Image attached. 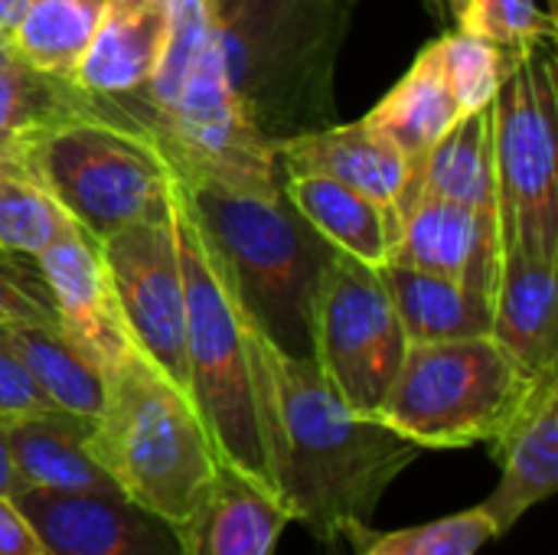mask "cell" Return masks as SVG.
I'll use <instances>...</instances> for the list:
<instances>
[{
  "mask_svg": "<svg viewBox=\"0 0 558 555\" xmlns=\"http://www.w3.org/2000/svg\"><path fill=\"white\" fill-rule=\"evenodd\" d=\"M281 190L294 203V209L340 252L373 268L389 258V226L376 203H369L363 193L324 173H291L281 180Z\"/></svg>",
  "mask_w": 558,
  "mask_h": 555,
  "instance_id": "d4e9b609",
  "label": "cell"
},
{
  "mask_svg": "<svg viewBox=\"0 0 558 555\" xmlns=\"http://www.w3.org/2000/svg\"><path fill=\"white\" fill-rule=\"evenodd\" d=\"M49 399L39 393V386L29 379L26 366L0 334V419H20V415H39L49 412Z\"/></svg>",
  "mask_w": 558,
  "mask_h": 555,
  "instance_id": "d6a6232c",
  "label": "cell"
},
{
  "mask_svg": "<svg viewBox=\"0 0 558 555\" xmlns=\"http://www.w3.org/2000/svg\"><path fill=\"white\" fill-rule=\"evenodd\" d=\"M29 7V0H0V33L10 36V29L16 26V20L23 16V10Z\"/></svg>",
  "mask_w": 558,
  "mask_h": 555,
  "instance_id": "d590c367",
  "label": "cell"
},
{
  "mask_svg": "<svg viewBox=\"0 0 558 555\" xmlns=\"http://www.w3.org/2000/svg\"><path fill=\"white\" fill-rule=\"evenodd\" d=\"M98 108L69 79L33 69L10 43L0 46V164H20V150L36 131Z\"/></svg>",
  "mask_w": 558,
  "mask_h": 555,
  "instance_id": "484cf974",
  "label": "cell"
},
{
  "mask_svg": "<svg viewBox=\"0 0 558 555\" xmlns=\"http://www.w3.org/2000/svg\"><path fill=\"white\" fill-rule=\"evenodd\" d=\"M26 491H29V484L23 481L16 461H13L10 442H7V419H0V497L16 500V497L26 494Z\"/></svg>",
  "mask_w": 558,
  "mask_h": 555,
  "instance_id": "e575fe53",
  "label": "cell"
},
{
  "mask_svg": "<svg viewBox=\"0 0 558 555\" xmlns=\"http://www.w3.org/2000/svg\"><path fill=\"white\" fill-rule=\"evenodd\" d=\"M288 523L268 487L219 461L206 497L177 530L186 555H275Z\"/></svg>",
  "mask_w": 558,
  "mask_h": 555,
  "instance_id": "d6986e66",
  "label": "cell"
},
{
  "mask_svg": "<svg viewBox=\"0 0 558 555\" xmlns=\"http://www.w3.org/2000/svg\"><path fill=\"white\" fill-rule=\"evenodd\" d=\"M558 262L523 249H504L494 285L490 337L507 357L539 379L558 370Z\"/></svg>",
  "mask_w": 558,
  "mask_h": 555,
  "instance_id": "ac0fdd59",
  "label": "cell"
},
{
  "mask_svg": "<svg viewBox=\"0 0 558 555\" xmlns=\"http://www.w3.org/2000/svg\"><path fill=\"white\" fill-rule=\"evenodd\" d=\"M88 451L128 500L173 527L190 520L219 468L193 399L137 347L105 370Z\"/></svg>",
  "mask_w": 558,
  "mask_h": 555,
  "instance_id": "277c9868",
  "label": "cell"
},
{
  "mask_svg": "<svg viewBox=\"0 0 558 555\" xmlns=\"http://www.w3.org/2000/svg\"><path fill=\"white\" fill-rule=\"evenodd\" d=\"M553 46L500 52L490 101L500 252L558 262V128Z\"/></svg>",
  "mask_w": 558,
  "mask_h": 555,
  "instance_id": "ba28073f",
  "label": "cell"
},
{
  "mask_svg": "<svg viewBox=\"0 0 558 555\" xmlns=\"http://www.w3.org/2000/svg\"><path fill=\"white\" fill-rule=\"evenodd\" d=\"M20 164L95 242L134 222H160L173 203V170L160 147L108 108L36 131Z\"/></svg>",
  "mask_w": 558,
  "mask_h": 555,
  "instance_id": "5b68a950",
  "label": "cell"
},
{
  "mask_svg": "<svg viewBox=\"0 0 558 555\" xmlns=\"http://www.w3.org/2000/svg\"><path fill=\"white\" fill-rule=\"evenodd\" d=\"M46 555H186L180 530L124 494H59L29 487L16 497Z\"/></svg>",
  "mask_w": 558,
  "mask_h": 555,
  "instance_id": "7c38bea8",
  "label": "cell"
},
{
  "mask_svg": "<svg viewBox=\"0 0 558 555\" xmlns=\"http://www.w3.org/2000/svg\"><path fill=\"white\" fill-rule=\"evenodd\" d=\"M0 46H7V36L3 33H0Z\"/></svg>",
  "mask_w": 558,
  "mask_h": 555,
  "instance_id": "8d00e7d4",
  "label": "cell"
},
{
  "mask_svg": "<svg viewBox=\"0 0 558 555\" xmlns=\"http://www.w3.org/2000/svg\"><path fill=\"white\" fill-rule=\"evenodd\" d=\"M49 291L56 298L62 330L101 366H114L134 350L114 304V291L98 252V242L78 226L36 255Z\"/></svg>",
  "mask_w": 558,
  "mask_h": 555,
  "instance_id": "e0dca14e",
  "label": "cell"
},
{
  "mask_svg": "<svg viewBox=\"0 0 558 555\" xmlns=\"http://www.w3.org/2000/svg\"><path fill=\"white\" fill-rule=\"evenodd\" d=\"M98 252L131 343L186 393V298L173 219L124 226Z\"/></svg>",
  "mask_w": 558,
  "mask_h": 555,
  "instance_id": "8fae6325",
  "label": "cell"
},
{
  "mask_svg": "<svg viewBox=\"0 0 558 555\" xmlns=\"http://www.w3.org/2000/svg\"><path fill=\"white\" fill-rule=\"evenodd\" d=\"M150 141L177 180H206L232 190H281L278 147L245 114L229 85L216 33L206 39L177 95L154 111Z\"/></svg>",
  "mask_w": 558,
  "mask_h": 555,
  "instance_id": "9c48e42d",
  "label": "cell"
},
{
  "mask_svg": "<svg viewBox=\"0 0 558 555\" xmlns=\"http://www.w3.org/2000/svg\"><path fill=\"white\" fill-rule=\"evenodd\" d=\"M546 3H556V0H546Z\"/></svg>",
  "mask_w": 558,
  "mask_h": 555,
  "instance_id": "74e56055",
  "label": "cell"
},
{
  "mask_svg": "<svg viewBox=\"0 0 558 555\" xmlns=\"http://www.w3.org/2000/svg\"><path fill=\"white\" fill-rule=\"evenodd\" d=\"M281 173H324L350 190L363 193L383 213L392 245L402 229V206L412 180L409 160L392 141L373 131L363 118L353 124H327L307 134H294L278 144ZM392 252V249H389Z\"/></svg>",
  "mask_w": 558,
  "mask_h": 555,
  "instance_id": "9a60e30c",
  "label": "cell"
},
{
  "mask_svg": "<svg viewBox=\"0 0 558 555\" xmlns=\"http://www.w3.org/2000/svg\"><path fill=\"white\" fill-rule=\"evenodd\" d=\"M88 432V419L59 409L7 419V442L29 487L59 494H121L92 458Z\"/></svg>",
  "mask_w": 558,
  "mask_h": 555,
  "instance_id": "44dd1931",
  "label": "cell"
},
{
  "mask_svg": "<svg viewBox=\"0 0 558 555\" xmlns=\"http://www.w3.org/2000/svg\"><path fill=\"white\" fill-rule=\"evenodd\" d=\"M170 29V0H108L101 23L69 82L141 131H147V88Z\"/></svg>",
  "mask_w": 558,
  "mask_h": 555,
  "instance_id": "4fadbf2b",
  "label": "cell"
},
{
  "mask_svg": "<svg viewBox=\"0 0 558 555\" xmlns=\"http://www.w3.org/2000/svg\"><path fill=\"white\" fill-rule=\"evenodd\" d=\"M461 33L481 36L500 52H530L556 43V13L543 0H451Z\"/></svg>",
  "mask_w": 558,
  "mask_h": 555,
  "instance_id": "f1b7e54d",
  "label": "cell"
},
{
  "mask_svg": "<svg viewBox=\"0 0 558 555\" xmlns=\"http://www.w3.org/2000/svg\"><path fill=\"white\" fill-rule=\"evenodd\" d=\"M108 0H29L10 29V49L39 72L69 79L85 56Z\"/></svg>",
  "mask_w": 558,
  "mask_h": 555,
  "instance_id": "4316f807",
  "label": "cell"
},
{
  "mask_svg": "<svg viewBox=\"0 0 558 555\" xmlns=\"http://www.w3.org/2000/svg\"><path fill=\"white\" fill-rule=\"evenodd\" d=\"M379 278L392 298V307L402 321L409 343L432 340H464L487 337L494 321V304L487 294L474 291L464 281L383 262Z\"/></svg>",
  "mask_w": 558,
  "mask_h": 555,
  "instance_id": "7402d4cb",
  "label": "cell"
},
{
  "mask_svg": "<svg viewBox=\"0 0 558 555\" xmlns=\"http://www.w3.org/2000/svg\"><path fill=\"white\" fill-rule=\"evenodd\" d=\"M0 555H46L33 523L10 497H0Z\"/></svg>",
  "mask_w": 558,
  "mask_h": 555,
  "instance_id": "836d02e7",
  "label": "cell"
},
{
  "mask_svg": "<svg viewBox=\"0 0 558 555\" xmlns=\"http://www.w3.org/2000/svg\"><path fill=\"white\" fill-rule=\"evenodd\" d=\"M69 213L26 173L23 164H0V249L36 258L69 236Z\"/></svg>",
  "mask_w": 558,
  "mask_h": 555,
  "instance_id": "83f0119b",
  "label": "cell"
},
{
  "mask_svg": "<svg viewBox=\"0 0 558 555\" xmlns=\"http://www.w3.org/2000/svg\"><path fill=\"white\" fill-rule=\"evenodd\" d=\"M458 114H461L458 101L441 69V46L435 39L415 56L402 82H396V88L363 118L373 131L392 141L412 167L402 219L418 203V173H422L428 150L445 137V131L458 121Z\"/></svg>",
  "mask_w": 558,
  "mask_h": 555,
  "instance_id": "ffe728a7",
  "label": "cell"
},
{
  "mask_svg": "<svg viewBox=\"0 0 558 555\" xmlns=\"http://www.w3.org/2000/svg\"><path fill=\"white\" fill-rule=\"evenodd\" d=\"M232 92L278 147L333 124L337 56L356 0H206Z\"/></svg>",
  "mask_w": 558,
  "mask_h": 555,
  "instance_id": "3957f363",
  "label": "cell"
},
{
  "mask_svg": "<svg viewBox=\"0 0 558 555\" xmlns=\"http://www.w3.org/2000/svg\"><path fill=\"white\" fill-rule=\"evenodd\" d=\"M533 383L490 334L409 343L376 419L418 448H468L494 442Z\"/></svg>",
  "mask_w": 558,
  "mask_h": 555,
  "instance_id": "52a82bcc",
  "label": "cell"
},
{
  "mask_svg": "<svg viewBox=\"0 0 558 555\" xmlns=\"http://www.w3.org/2000/svg\"><path fill=\"white\" fill-rule=\"evenodd\" d=\"M186 298V393L216 458L268 487L245 317L232 301L173 177L170 203Z\"/></svg>",
  "mask_w": 558,
  "mask_h": 555,
  "instance_id": "8992f818",
  "label": "cell"
},
{
  "mask_svg": "<svg viewBox=\"0 0 558 555\" xmlns=\"http://www.w3.org/2000/svg\"><path fill=\"white\" fill-rule=\"evenodd\" d=\"M438 46H441V69L458 101V111L464 114L474 108H487L500 82V49L461 29L438 36Z\"/></svg>",
  "mask_w": 558,
  "mask_h": 555,
  "instance_id": "4dcf8cb0",
  "label": "cell"
},
{
  "mask_svg": "<svg viewBox=\"0 0 558 555\" xmlns=\"http://www.w3.org/2000/svg\"><path fill=\"white\" fill-rule=\"evenodd\" d=\"M409 340L379 272L333 252L314 311V363L360 415H379Z\"/></svg>",
  "mask_w": 558,
  "mask_h": 555,
  "instance_id": "30bf717a",
  "label": "cell"
},
{
  "mask_svg": "<svg viewBox=\"0 0 558 555\" xmlns=\"http://www.w3.org/2000/svg\"><path fill=\"white\" fill-rule=\"evenodd\" d=\"M26 321L59 324L56 298L36 258L0 249V327Z\"/></svg>",
  "mask_w": 558,
  "mask_h": 555,
  "instance_id": "1f68e13d",
  "label": "cell"
},
{
  "mask_svg": "<svg viewBox=\"0 0 558 555\" xmlns=\"http://www.w3.org/2000/svg\"><path fill=\"white\" fill-rule=\"evenodd\" d=\"M422 196L448 200L474 213L497 216L490 105L458 114L445 137L428 150L418 173V200Z\"/></svg>",
  "mask_w": 558,
  "mask_h": 555,
  "instance_id": "cb8c5ba5",
  "label": "cell"
},
{
  "mask_svg": "<svg viewBox=\"0 0 558 555\" xmlns=\"http://www.w3.org/2000/svg\"><path fill=\"white\" fill-rule=\"evenodd\" d=\"M490 540H497L490 520L474 507L435 523L396 530V533H373V540L360 555H477Z\"/></svg>",
  "mask_w": 558,
  "mask_h": 555,
  "instance_id": "f546056e",
  "label": "cell"
},
{
  "mask_svg": "<svg viewBox=\"0 0 558 555\" xmlns=\"http://www.w3.org/2000/svg\"><path fill=\"white\" fill-rule=\"evenodd\" d=\"M487 445L500 464V481L477 510L504 536L558 487V370L530 386L513 419Z\"/></svg>",
  "mask_w": 558,
  "mask_h": 555,
  "instance_id": "5bb4252c",
  "label": "cell"
},
{
  "mask_svg": "<svg viewBox=\"0 0 558 555\" xmlns=\"http://www.w3.org/2000/svg\"><path fill=\"white\" fill-rule=\"evenodd\" d=\"M183 203L252 327L291 357H314V311L337 252L284 190L177 180Z\"/></svg>",
  "mask_w": 558,
  "mask_h": 555,
  "instance_id": "7a4b0ae2",
  "label": "cell"
},
{
  "mask_svg": "<svg viewBox=\"0 0 558 555\" xmlns=\"http://www.w3.org/2000/svg\"><path fill=\"white\" fill-rule=\"evenodd\" d=\"M0 334L52 409L95 422L105 402V370L59 324H3Z\"/></svg>",
  "mask_w": 558,
  "mask_h": 555,
  "instance_id": "603a6c76",
  "label": "cell"
},
{
  "mask_svg": "<svg viewBox=\"0 0 558 555\" xmlns=\"http://www.w3.org/2000/svg\"><path fill=\"white\" fill-rule=\"evenodd\" d=\"M386 262L464 281L494 301L500 268L497 216H484L448 200L422 196L402 219L399 239Z\"/></svg>",
  "mask_w": 558,
  "mask_h": 555,
  "instance_id": "2e32d148",
  "label": "cell"
},
{
  "mask_svg": "<svg viewBox=\"0 0 558 555\" xmlns=\"http://www.w3.org/2000/svg\"><path fill=\"white\" fill-rule=\"evenodd\" d=\"M245 317V314H242ZM268 491L320 543L373 540L389 484L425 451L376 415L353 412L311 357L278 350L245 321Z\"/></svg>",
  "mask_w": 558,
  "mask_h": 555,
  "instance_id": "6da1fadb",
  "label": "cell"
}]
</instances>
